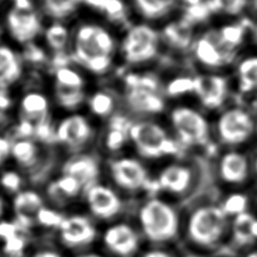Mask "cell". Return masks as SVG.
<instances>
[{
	"label": "cell",
	"mask_w": 257,
	"mask_h": 257,
	"mask_svg": "<svg viewBox=\"0 0 257 257\" xmlns=\"http://www.w3.org/2000/svg\"><path fill=\"white\" fill-rule=\"evenodd\" d=\"M218 196L222 209L230 219L244 212H253L257 204V194L253 191L229 192Z\"/></svg>",
	"instance_id": "1f68e13d"
},
{
	"label": "cell",
	"mask_w": 257,
	"mask_h": 257,
	"mask_svg": "<svg viewBox=\"0 0 257 257\" xmlns=\"http://www.w3.org/2000/svg\"><path fill=\"white\" fill-rule=\"evenodd\" d=\"M256 215H257V214H256Z\"/></svg>",
	"instance_id": "9f6ffc18"
},
{
	"label": "cell",
	"mask_w": 257,
	"mask_h": 257,
	"mask_svg": "<svg viewBox=\"0 0 257 257\" xmlns=\"http://www.w3.org/2000/svg\"><path fill=\"white\" fill-rule=\"evenodd\" d=\"M81 190L84 189L76 179L62 174L48 185L47 194L54 201L61 202L76 197Z\"/></svg>",
	"instance_id": "e575fe53"
},
{
	"label": "cell",
	"mask_w": 257,
	"mask_h": 257,
	"mask_svg": "<svg viewBox=\"0 0 257 257\" xmlns=\"http://www.w3.org/2000/svg\"><path fill=\"white\" fill-rule=\"evenodd\" d=\"M40 11L51 21L66 22L77 14L80 6L68 0H39Z\"/></svg>",
	"instance_id": "d590c367"
},
{
	"label": "cell",
	"mask_w": 257,
	"mask_h": 257,
	"mask_svg": "<svg viewBox=\"0 0 257 257\" xmlns=\"http://www.w3.org/2000/svg\"><path fill=\"white\" fill-rule=\"evenodd\" d=\"M30 257H61V256L56 251L45 249V250H39L35 252Z\"/></svg>",
	"instance_id": "bcb514c9"
},
{
	"label": "cell",
	"mask_w": 257,
	"mask_h": 257,
	"mask_svg": "<svg viewBox=\"0 0 257 257\" xmlns=\"http://www.w3.org/2000/svg\"><path fill=\"white\" fill-rule=\"evenodd\" d=\"M105 247L118 257H130L137 252L140 239L133 227L118 223L110 226L103 233Z\"/></svg>",
	"instance_id": "d4e9b609"
},
{
	"label": "cell",
	"mask_w": 257,
	"mask_h": 257,
	"mask_svg": "<svg viewBox=\"0 0 257 257\" xmlns=\"http://www.w3.org/2000/svg\"><path fill=\"white\" fill-rule=\"evenodd\" d=\"M216 19H238L250 14L252 0H207Z\"/></svg>",
	"instance_id": "836d02e7"
},
{
	"label": "cell",
	"mask_w": 257,
	"mask_h": 257,
	"mask_svg": "<svg viewBox=\"0 0 257 257\" xmlns=\"http://www.w3.org/2000/svg\"><path fill=\"white\" fill-rule=\"evenodd\" d=\"M3 34H4V27L0 24V42H1V38H2Z\"/></svg>",
	"instance_id": "11a10c76"
},
{
	"label": "cell",
	"mask_w": 257,
	"mask_h": 257,
	"mask_svg": "<svg viewBox=\"0 0 257 257\" xmlns=\"http://www.w3.org/2000/svg\"><path fill=\"white\" fill-rule=\"evenodd\" d=\"M181 257H204V256H201V255L195 254V253H191V252L183 251L182 254H181Z\"/></svg>",
	"instance_id": "816d5d0a"
},
{
	"label": "cell",
	"mask_w": 257,
	"mask_h": 257,
	"mask_svg": "<svg viewBox=\"0 0 257 257\" xmlns=\"http://www.w3.org/2000/svg\"><path fill=\"white\" fill-rule=\"evenodd\" d=\"M121 101L125 111L137 118L165 116L170 106V101L163 92L142 87L122 89Z\"/></svg>",
	"instance_id": "9a60e30c"
},
{
	"label": "cell",
	"mask_w": 257,
	"mask_h": 257,
	"mask_svg": "<svg viewBox=\"0 0 257 257\" xmlns=\"http://www.w3.org/2000/svg\"><path fill=\"white\" fill-rule=\"evenodd\" d=\"M63 219H64V217L61 214H59L57 211L47 209L45 207H43L39 211V213L36 217V221L40 225L45 226V227H55L57 229L60 226Z\"/></svg>",
	"instance_id": "ab89813d"
},
{
	"label": "cell",
	"mask_w": 257,
	"mask_h": 257,
	"mask_svg": "<svg viewBox=\"0 0 257 257\" xmlns=\"http://www.w3.org/2000/svg\"><path fill=\"white\" fill-rule=\"evenodd\" d=\"M256 214L252 211L244 212L231 219L230 236L226 251L235 255L254 248L257 246V242L251 235L250 226L255 219Z\"/></svg>",
	"instance_id": "4316f807"
},
{
	"label": "cell",
	"mask_w": 257,
	"mask_h": 257,
	"mask_svg": "<svg viewBox=\"0 0 257 257\" xmlns=\"http://www.w3.org/2000/svg\"><path fill=\"white\" fill-rule=\"evenodd\" d=\"M252 17H253V23H252L251 33H250V42H251V46L257 48V15H254Z\"/></svg>",
	"instance_id": "f6af8a7d"
},
{
	"label": "cell",
	"mask_w": 257,
	"mask_h": 257,
	"mask_svg": "<svg viewBox=\"0 0 257 257\" xmlns=\"http://www.w3.org/2000/svg\"><path fill=\"white\" fill-rule=\"evenodd\" d=\"M234 95L230 72H196L193 100L210 115H214L232 102Z\"/></svg>",
	"instance_id": "8fae6325"
},
{
	"label": "cell",
	"mask_w": 257,
	"mask_h": 257,
	"mask_svg": "<svg viewBox=\"0 0 257 257\" xmlns=\"http://www.w3.org/2000/svg\"><path fill=\"white\" fill-rule=\"evenodd\" d=\"M165 51L159 26L140 20L122 31L118 40V55L126 67L157 64Z\"/></svg>",
	"instance_id": "9c48e42d"
},
{
	"label": "cell",
	"mask_w": 257,
	"mask_h": 257,
	"mask_svg": "<svg viewBox=\"0 0 257 257\" xmlns=\"http://www.w3.org/2000/svg\"><path fill=\"white\" fill-rule=\"evenodd\" d=\"M3 212H4V204H3V201L0 198V217L2 216Z\"/></svg>",
	"instance_id": "db71d44e"
},
{
	"label": "cell",
	"mask_w": 257,
	"mask_h": 257,
	"mask_svg": "<svg viewBox=\"0 0 257 257\" xmlns=\"http://www.w3.org/2000/svg\"><path fill=\"white\" fill-rule=\"evenodd\" d=\"M77 257H102V256H99L97 254H83V255H79Z\"/></svg>",
	"instance_id": "f5cc1de1"
},
{
	"label": "cell",
	"mask_w": 257,
	"mask_h": 257,
	"mask_svg": "<svg viewBox=\"0 0 257 257\" xmlns=\"http://www.w3.org/2000/svg\"><path fill=\"white\" fill-rule=\"evenodd\" d=\"M10 151H11L10 138L6 134L4 135L0 134V167L10 157Z\"/></svg>",
	"instance_id": "b9f144b4"
},
{
	"label": "cell",
	"mask_w": 257,
	"mask_h": 257,
	"mask_svg": "<svg viewBox=\"0 0 257 257\" xmlns=\"http://www.w3.org/2000/svg\"><path fill=\"white\" fill-rule=\"evenodd\" d=\"M141 230L148 241L157 246L181 244L182 206L160 195H154L140 208Z\"/></svg>",
	"instance_id": "8992f818"
},
{
	"label": "cell",
	"mask_w": 257,
	"mask_h": 257,
	"mask_svg": "<svg viewBox=\"0 0 257 257\" xmlns=\"http://www.w3.org/2000/svg\"><path fill=\"white\" fill-rule=\"evenodd\" d=\"M42 147L34 139L11 140L10 157L21 168L29 169L40 162Z\"/></svg>",
	"instance_id": "f546056e"
},
{
	"label": "cell",
	"mask_w": 257,
	"mask_h": 257,
	"mask_svg": "<svg viewBox=\"0 0 257 257\" xmlns=\"http://www.w3.org/2000/svg\"><path fill=\"white\" fill-rule=\"evenodd\" d=\"M159 29L165 50L181 58H188L200 29L180 13L160 25Z\"/></svg>",
	"instance_id": "2e32d148"
},
{
	"label": "cell",
	"mask_w": 257,
	"mask_h": 257,
	"mask_svg": "<svg viewBox=\"0 0 257 257\" xmlns=\"http://www.w3.org/2000/svg\"><path fill=\"white\" fill-rule=\"evenodd\" d=\"M238 257H257V246L254 248H251L243 253H241L240 255H237Z\"/></svg>",
	"instance_id": "681fc988"
},
{
	"label": "cell",
	"mask_w": 257,
	"mask_h": 257,
	"mask_svg": "<svg viewBox=\"0 0 257 257\" xmlns=\"http://www.w3.org/2000/svg\"><path fill=\"white\" fill-rule=\"evenodd\" d=\"M43 207L42 198L35 191L23 190L18 192L13 200L17 226L23 230L30 227Z\"/></svg>",
	"instance_id": "f1b7e54d"
},
{
	"label": "cell",
	"mask_w": 257,
	"mask_h": 257,
	"mask_svg": "<svg viewBox=\"0 0 257 257\" xmlns=\"http://www.w3.org/2000/svg\"><path fill=\"white\" fill-rule=\"evenodd\" d=\"M234 99H244L257 94V48L249 46L238 57L231 72Z\"/></svg>",
	"instance_id": "e0dca14e"
},
{
	"label": "cell",
	"mask_w": 257,
	"mask_h": 257,
	"mask_svg": "<svg viewBox=\"0 0 257 257\" xmlns=\"http://www.w3.org/2000/svg\"><path fill=\"white\" fill-rule=\"evenodd\" d=\"M55 136L57 146L77 154L96 138V126L88 114L69 112L55 120Z\"/></svg>",
	"instance_id": "7c38bea8"
},
{
	"label": "cell",
	"mask_w": 257,
	"mask_h": 257,
	"mask_svg": "<svg viewBox=\"0 0 257 257\" xmlns=\"http://www.w3.org/2000/svg\"><path fill=\"white\" fill-rule=\"evenodd\" d=\"M72 38V28L66 22L51 21L45 25L42 39L44 46L50 53L68 51Z\"/></svg>",
	"instance_id": "4dcf8cb0"
},
{
	"label": "cell",
	"mask_w": 257,
	"mask_h": 257,
	"mask_svg": "<svg viewBox=\"0 0 257 257\" xmlns=\"http://www.w3.org/2000/svg\"><path fill=\"white\" fill-rule=\"evenodd\" d=\"M213 257H238V256L233 254V253H231V252L223 251V252H221V253H219V254H217V255H215Z\"/></svg>",
	"instance_id": "f907efd6"
},
{
	"label": "cell",
	"mask_w": 257,
	"mask_h": 257,
	"mask_svg": "<svg viewBox=\"0 0 257 257\" xmlns=\"http://www.w3.org/2000/svg\"><path fill=\"white\" fill-rule=\"evenodd\" d=\"M43 18L37 8L22 10L11 6L4 16V28L10 39L22 47L42 37L45 28Z\"/></svg>",
	"instance_id": "5bb4252c"
},
{
	"label": "cell",
	"mask_w": 257,
	"mask_h": 257,
	"mask_svg": "<svg viewBox=\"0 0 257 257\" xmlns=\"http://www.w3.org/2000/svg\"><path fill=\"white\" fill-rule=\"evenodd\" d=\"M61 241L68 247H81L90 244L96 236V230L89 219L82 215L64 217L58 227Z\"/></svg>",
	"instance_id": "44dd1931"
},
{
	"label": "cell",
	"mask_w": 257,
	"mask_h": 257,
	"mask_svg": "<svg viewBox=\"0 0 257 257\" xmlns=\"http://www.w3.org/2000/svg\"><path fill=\"white\" fill-rule=\"evenodd\" d=\"M13 105V99L9 94V90L0 89V110L9 112Z\"/></svg>",
	"instance_id": "7bdbcfd3"
},
{
	"label": "cell",
	"mask_w": 257,
	"mask_h": 257,
	"mask_svg": "<svg viewBox=\"0 0 257 257\" xmlns=\"http://www.w3.org/2000/svg\"><path fill=\"white\" fill-rule=\"evenodd\" d=\"M239 55L223 46L211 23L199 30L188 60L196 71L231 72Z\"/></svg>",
	"instance_id": "30bf717a"
},
{
	"label": "cell",
	"mask_w": 257,
	"mask_h": 257,
	"mask_svg": "<svg viewBox=\"0 0 257 257\" xmlns=\"http://www.w3.org/2000/svg\"><path fill=\"white\" fill-rule=\"evenodd\" d=\"M213 137L222 149L252 150L257 142V117L251 109L233 100L212 115Z\"/></svg>",
	"instance_id": "ba28073f"
},
{
	"label": "cell",
	"mask_w": 257,
	"mask_h": 257,
	"mask_svg": "<svg viewBox=\"0 0 257 257\" xmlns=\"http://www.w3.org/2000/svg\"><path fill=\"white\" fill-rule=\"evenodd\" d=\"M85 198L89 211L99 219H110L121 209V200L110 188L102 184H94L85 190Z\"/></svg>",
	"instance_id": "ffe728a7"
},
{
	"label": "cell",
	"mask_w": 257,
	"mask_h": 257,
	"mask_svg": "<svg viewBox=\"0 0 257 257\" xmlns=\"http://www.w3.org/2000/svg\"><path fill=\"white\" fill-rule=\"evenodd\" d=\"M231 219L221 207L218 193L210 186L182 206L183 251L213 257L226 251Z\"/></svg>",
	"instance_id": "6da1fadb"
},
{
	"label": "cell",
	"mask_w": 257,
	"mask_h": 257,
	"mask_svg": "<svg viewBox=\"0 0 257 257\" xmlns=\"http://www.w3.org/2000/svg\"><path fill=\"white\" fill-rule=\"evenodd\" d=\"M0 184L8 192L17 194L18 192H20L22 178L17 172L13 170H7L1 175Z\"/></svg>",
	"instance_id": "60d3db41"
},
{
	"label": "cell",
	"mask_w": 257,
	"mask_h": 257,
	"mask_svg": "<svg viewBox=\"0 0 257 257\" xmlns=\"http://www.w3.org/2000/svg\"><path fill=\"white\" fill-rule=\"evenodd\" d=\"M108 172L113 183L124 191L146 190L158 194L155 179L150 176L141 159L130 156L115 157L108 162Z\"/></svg>",
	"instance_id": "4fadbf2b"
},
{
	"label": "cell",
	"mask_w": 257,
	"mask_h": 257,
	"mask_svg": "<svg viewBox=\"0 0 257 257\" xmlns=\"http://www.w3.org/2000/svg\"><path fill=\"white\" fill-rule=\"evenodd\" d=\"M121 95L109 87L97 88L87 94V114L99 120H107L118 109Z\"/></svg>",
	"instance_id": "83f0119b"
},
{
	"label": "cell",
	"mask_w": 257,
	"mask_h": 257,
	"mask_svg": "<svg viewBox=\"0 0 257 257\" xmlns=\"http://www.w3.org/2000/svg\"><path fill=\"white\" fill-rule=\"evenodd\" d=\"M69 51L77 67L95 76H105L116 67L118 40L103 24L79 22L72 28Z\"/></svg>",
	"instance_id": "7a4b0ae2"
},
{
	"label": "cell",
	"mask_w": 257,
	"mask_h": 257,
	"mask_svg": "<svg viewBox=\"0 0 257 257\" xmlns=\"http://www.w3.org/2000/svg\"><path fill=\"white\" fill-rule=\"evenodd\" d=\"M135 117L126 111L117 110L107 120L99 136L101 147L106 153L118 154L130 143V131Z\"/></svg>",
	"instance_id": "ac0fdd59"
},
{
	"label": "cell",
	"mask_w": 257,
	"mask_h": 257,
	"mask_svg": "<svg viewBox=\"0 0 257 257\" xmlns=\"http://www.w3.org/2000/svg\"><path fill=\"white\" fill-rule=\"evenodd\" d=\"M100 168L96 157L89 153L73 154L62 167V174L76 179L84 191L97 183Z\"/></svg>",
	"instance_id": "603a6c76"
},
{
	"label": "cell",
	"mask_w": 257,
	"mask_h": 257,
	"mask_svg": "<svg viewBox=\"0 0 257 257\" xmlns=\"http://www.w3.org/2000/svg\"><path fill=\"white\" fill-rule=\"evenodd\" d=\"M252 163H253V173L255 181V193L257 194V148L252 149Z\"/></svg>",
	"instance_id": "7dc6e473"
},
{
	"label": "cell",
	"mask_w": 257,
	"mask_h": 257,
	"mask_svg": "<svg viewBox=\"0 0 257 257\" xmlns=\"http://www.w3.org/2000/svg\"><path fill=\"white\" fill-rule=\"evenodd\" d=\"M196 72L191 66H184L171 71L164 77L163 91L170 103L193 99Z\"/></svg>",
	"instance_id": "cb8c5ba5"
},
{
	"label": "cell",
	"mask_w": 257,
	"mask_h": 257,
	"mask_svg": "<svg viewBox=\"0 0 257 257\" xmlns=\"http://www.w3.org/2000/svg\"><path fill=\"white\" fill-rule=\"evenodd\" d=\"M76 67V65H69L53 71L50 74L53 80L52 84L67 88L86 89V78Z\"/></svg>",
	"instance_id": "8d00e7d4"
},
{
	"label": "cell",
	"mask_w": 257,
	"mask_h": 257,
	"mask_svg": "<svg viewBox=\"0 0 257 257\" xmlns=\"http://www.w3.org/2000/svg\"><path fill=\"white\" fill-rule=\"evenodd\" d=\"M130 143L138 156L149 162H166L189 156L161 117L136 118L130 131Z\"/></svg>",
	"instance_id": "5b68a950"
},
{
	"label": "cell",
	"mask_w": 257,
	"mask_h": 257,
	"mask_svg": "<svg viewBox=\"0 0 257 257\" xmlns=\"http://www.w3.org/2000/svg\"><path fill=\"white\" fill-rule=\"evenodd\" d=\"M19 51L25 65L32 66L36 69L47 68L50 52L45 46H41L37 41L22 46Z\"/></svg>",
	"instance_id": "74e56055"
},
{
	"label": "cell",
	"mask_w": 257,
	"mask_h": 257,
	"mask_svg": "<svg viewBox=\"0 0 257 257\" xmlns=\"http://www.w3.org/2000/svg\"><path fill=\"white\" fill-rule=\"evenodd\" d=\"M164 119L173 137L189 156L201 157L214 142L212 115L193 99L171 102Z\"/></svg>",
	"instance_id": "277c9868"
},
{
	"label": "cell",
	"mask_w": 257,
	"mask_h": 257,
	"mask_svg": "<svg viewBox=\"0 0 257 257\" xmlns=\"http://www.w3.org/2000/svg\"><path fill=\"white\" fill-rule=\"evenodd\" d=\"M140 20L162 25L180 11L179 0H128Z\"/></svg>",
	"instance_id": "7402d4cb"
},
{
	"label": "cell",
	"mask_w": 257,
	"mask_h": 257,
	"mask_svg": "<svg viewBox=\"0 0 257 257\" xmlns=\"http://www.w3.org/2000/svg\"><path fill=\"white\" fill-rule=\"evenodd\" d=\"M17 116L31 121L34 125L52 119L49 96L40 88H28L19 98Z\"/></svg>",
	"instance_id": "d6986e66"
},
{
	"label": "cell",
	"mask_w": 257,
	"mask_h": 257,
	"mask_svg": "<svg viewBox=\"0 0 257 257\" xmlns=\"http://www.w3.org/2000/svg\"><path fill=\"white\" fill-rule=\"evenodd\" d=\"M24 68L20 51L0 42V89L9 90L21 81L25 74Z\"/></svg>",
	"instance_id": "484cf974"
},
{
	"label": "cell",
	"mask_w": 257,
	"mask_h": 257,
	"mask_svg": "<svg viewBox=\"0 0 257 257\" xmlns=\"http://www.w3.org/2000/svg\"><path fill=\"white\" fill-rule=\"evenodd\" d=\"M158 194L184 206L208 186L210 174L208 162L198 156H188L164 162L156 178Z\"/></svg>",
	"instance_id": "3957f363"
},
{
	"label": "cell",
	"mask_w": 257,
	"mask_h": 257,
	"mask_svg": "<svg viewBox=\"0 0 257 257\" xmlns=\"http://www.w3.org/2000/svg\"><path fill=\"white\" fill-rule=\"evenodd\" d=\"M8 124H10L9 112L0 110V127H4V126H6Z\"/></svg>",
	"instance_id": "c3c4849f"
},
{
	"label": "cell",
	"mask_w": 257,
	"mask_h": 257,
	"mask_svg": "<svg viewBox=\"0 0 257 257\" xmlns=\"http://www.w3.org/2000/svg\"><path fill=\"white\" fill-rule=\"evenodd\" d=\"M181 254H176L164 248H156L147 251L143 257H181Z\"/></svg>",
	"instance_id": "ee69618b"
},
{
	"label": "cell",
	"mask_w": 257,
	"mask_h": 257,
	"mask_svg": "<svg viewBox=\"0 0 257 257\" xmlns=\"http://www.w3.org/2000/svg\"><path fill=\"white\" fill-rule=\"evenodd\" d=\"M87 94L86 89L67 88L52 84V97L55 105L68 113L76 112L85 105Z\"/></svg>",
	"instance_id": "d6a6232c"
},
{
	"label": "cell",
	"mask_w": 257,
	"mask_h": 257,
	"mask_svg": "<svg viewBox=\"0 0 257 257\" xmlns=\"http://www.w3.org/2000/svg\"><path fill=\"white\" fill-rule=\"evenodd\" d=\"M24 247V239L17 233V231L4 238V252L7 257H21L23 255Z\"/></svg>",
	"instance_id": "f35d334b"
},
{
	"label": "cell",
	"mask_w": 257,
	"mask_h": 257,
	"mask_svg": "<svg viewBox=\"0 0 257 257\" xmlns=\"http://www.w3.org/2000/svg\"><path fill=\"white\" fill-rule=\"evenodd\" d=\"M210 185L218 195L237 192H255L252 150L221 149L208 162Z\"/></svg>",
	"instance_id": "52a82bcc"
}]
</instances>
